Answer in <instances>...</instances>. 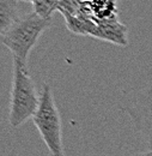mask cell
I'll list each match as a JSON object with an SVG mask.
<instances>
[{
    "label": "cell",
    "instance_id": "obj_8",
    "mask_svg": "<svg viewBox=\"0 0 152 156\" xmlns=\"http://www.w3.org/2000/svg\"><path fill=\"white\" fill-rule=\"evenodd\" d=\"M60 0H35L34 12H36L42 18H52V15L54 11H57Z\"/></svg>",
    "mask_w": 152,
    "mask_h": 156
},
{
    "label": "cell",
    "instance_id": "obj_10",
    "mask_svg": "<svg viewBox=\"0 0 152 156\" xmlns=\"http://www.w3.org/2000/svg\"><path fill=\"white\" fill-rule=\"evenodd\" d=\"M133 156H152V148L151 149H149L147 151H143V153H138V154H135Z\"/></svg>",
    "mask_w": 152,
    "mask_h": 156
},
{
    "label": "cell",
    "instance_id": "obj_11",
    "mask_svg": "<svg viewBox=\"0 0 152 156\" xmlns=\"http://www.w3.org/2000/svg\"><path fill=\"white\" fill-rule=\"evenodd\" d=\"M17 1H18V0H17ZM23 1H26V2H31V4H34V1H35V0H23Z\"/></svg>",
    "mask_w": 152,
    "mask_h": 156
},
{
    "label": "cell",
    "instance_id": "obj_1",
    "mask_svg": "<svg viewBox=\"0 0 152 156\" xmlns=\"http://www.w3.org/2000/svg\"><path fill=\"white\" fill-rule=\"evenodd\" d=\"M40 105L34 79L29 75V66L13 58V79L10 98L9 122L12 127H19L35 115Z\"/></svg>",
    "mask_w": 152,
    "mask_h": 156
},
{
    "label": "cell",
    "instance_id": "obj_4",
    "mask_svg": "<svg viewBox=\"0 0 152 156\" xmlns=\"http://www.w3.org/2000/svg\"><path fill=\"white\" fill-rule=\"evenodd\" d=\"M123 111L131 117L136 131L152 148V87L132 90L123 95Z\"/></svg>",
    "mask_w": 152,
    "mask_h": 156
},
{
    "label": "cell",
    "instance_id": "obj_3",
    "mask_svg": "<svg viewBox=\"0 0 152 156\" xmlns=\"http://www.w3.org/2000/svg\"><path fill=\"white\" fill-rule=\"evenodd\" d=\"M50 156H66L62 145V125L53 90L44 83L40 91V105L33 117Z\"/></svg>",
    "mask_w": 152,
    "mask_h": 156
},
{
    "label": "cell",
    "instance_id": "obj_5",
    "mask_svg": "<svg viewBox=\"0 0 152 156\" xmlns=\"http://www.w3.org/2000/svg\"><path fill=\"white\" fill-rule=\"evenodd\" d=\"M95 22L96 27L91 37L108 41V42L115 43L117 46H127L128 44L127 27L123 25L119 20L117 15H114L107 20H96Z\"/></svg>",
    "mask_w": 152,
    "mask_h": 156
},
{
    "label": "cell",
    "instance_id": "obj_7",
    "mask_svg": "<svg viewBox=\"0 0 152 156\" xmlns=\"http://www.w3.org/2000/svg\"><path fill=\"white\" fill-rule=\"evenodd\" d=\"M16 2L17 0H0V34H4L19 18Z\"/></svg>",
    "mask_w": 152,
    "mask_h": 156
},
{
    "label": "cell",
    "instance_id": "obj_2",
    "mask_svg": "<svg viewBox=\"0 0 152 156\" xmlns=\"http://www.w3.org/2000/svg\"><path fill=\"white\" fill-rule=\"evenodd\" d=\"M50 25L52 18H42L36 12L28 13L19 17L1 34V42L12 52L13 58L28 66L31 49L36 46L43 31Z\"/></svg>",
    "mask_w": 152,
    "mask_h": 156
},
{
    "label": "cell",
    "instance_id": "obj_12",
    "mask_svg": "<svg viewBox=\"0 0 152 156\" xmlns=\"http://www.w3.org/2000/svg\"><path fill=\"white\" fill-rule=\"evenodd\" d=\"M83 1H84V0H83Z\"/></svg>",
    "mask_w": 152,
    "mask_h": 156
},
{
    "label": "cell",
    "instance_id": "obj_6",
    "mask_svg": "<svg viewBox=\"0 0 152 156\" xmlns=\"http://www.w3.org/2000/svg\"><path fill=\"white\" fill-rule=\"evenodd\" d=\"M116 1L117 0H89L94 20H107L114 15H117Z\"/></svg>",
    "mask_w": 152,
    "mask_h": 156
},
{
    "label": "cell",
    "instance_id": "obj_9",
    "mask_svg": "<svg viewBox=\"0 0 152 156\" xmlns=\"http://www.w3.org/2000/svg\"><path fill=\"white\" fill-rule=\"evenodd\" d=\"M83 0H60L57 11L62 16H77L80 11Z\"/></svg>",
    "mask_w": 152,
    "mask_h": 156
}]
</instances>
